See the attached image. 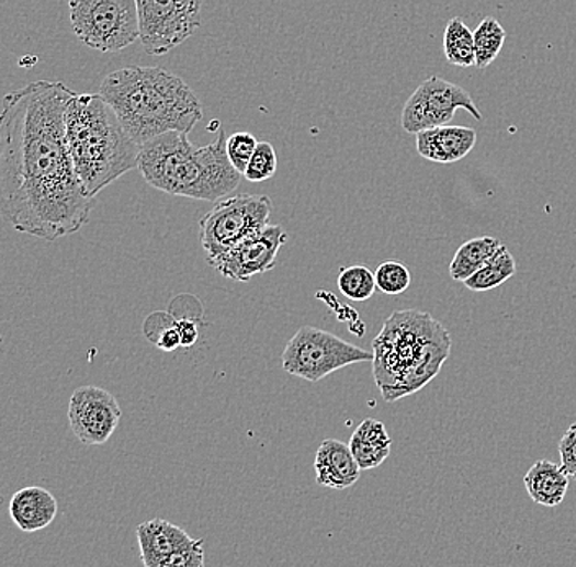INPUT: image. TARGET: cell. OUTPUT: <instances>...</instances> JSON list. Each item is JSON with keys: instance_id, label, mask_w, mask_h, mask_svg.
Instances as JSON below:
<instances>
[{"instance_id": "1", "label": "cell", "mask_w": 576, "mask_h": 567, "mask_svg": "<svg viewBox=\"0 0 576 567\" xmlns=\"http://www.w3.org/2000/svg\"><path fill=\"white\" fill-rule=\"evenodd\" d=\"M66 83L36 81L7 93L0 112V216L15 231L58 241L88 225L95 205L76 173Z\"/></svg>"}, {"instance_id": "2", "label": "cell", "mask_w": 576, "mask_h": 567, "mask_svg": "<svg viewBox=\"0 0 576 567\" xmlns=\"http://www.w3.org/2000/svg\"><path fill=\"white\" fill-rule=\"evenodd\" d=\"M99 93L139 146L168 132L191 133L203 116L184 79L156 66L118 69L103 79Z\"/></svg>"}, {"instance_id": "3", "label": "cell", "mask_w": 576, "mask_h": 567, "mask_svg": "<svg viewBox=\"0 0 576 567\" xmlns=\"http://www.w3.org/2000/svg\"><path fill=\"white\" fill-rule=\"evenodd\" d=\"M189 133L168 132L156 136L139 149L138 169L153 189L169 195L219 202L231 195L242 173L226 155V135L218 129L215 141L195 146Z\"/></svg>"}, {"instance_id": "4", "label": "cell", "mask_w": 576, "mask_h": 567, "mask_svg": "<svg viewBox=\"0 0 576 567\" xmlns=\"http://www.w3.org/2000/svg\"><path fill=\"white\" fill-rule=\"evenodd\" d=\"M448 329L428 313L396 311L374 339V378L386 402L425 388L451 353Z\"/></svg>"}, {"instance_id": "5", "label": "cell", "mask_w": 576, "mask_h": 567, "mask_svg": "<svg viewBox=\"0 0 576 567\" xmlns=\"http://www.w3.org/2000/svg\"><path fill=\"white\" fill-rule=\"evenodd\" d=\"M66 143L89 196L138 169L139 149L100 93H75L65 115Z\"/></svg>"}, {"instance_id": "6", "label": "cell", "mask_w": 576, "mask_h": 567, "mask_svg": "<svg viewBox=\"0 0 576 567\" xmlns=\"http://www.w3.org/2000/svg\"><path fill=\"white\" fill-rule=\"evenodd\" d=\"M372 360L374 353L346 342L328 330L303 326L296 330L282 352V368L289 375L318 383L345 366Z\"/></svg>"}, {"instance_id": "7", "label": "cell", "mask_w": 576, "mask_h": 567, "mask_svg": "<svg viewBox=\"0 0 576 567\" xmlns=\"http://www.w3.org/2000/svg\"><path fill=\"white\" fill-rule=\"evenodd\" d=\"M71 25L82 45L116 53L139 39L136 0H69Z\"/></svg>"}, {"instance_id": "8", "label": "cell", "mask_w": 576, "mask_h": 567, "mask_svg": "<svg viewBox=\"0 0 576 567\" xmlns=\"http://www.w3.org/2000/svg\"><path fill=\"white\" fill-rule=\"evenodd\" d=\"M272 202L266 195H236L216 202L200 219V242L206 259H215L236 243L264 229L271 218Z\"/></svg>"}, {"instance_id": "9", "label": "cell", "mask_w": 576, "mask_h": 567, "mask_svg": "<svg viewBox=\"0 0 576 567\" xmlns=\"http://www.w3.org/2000/svg\"><path fill=\"white\" fill-rule=\"evenodd\" d=\"M203 0H136L139 42L151 56L168 55L202 25Z\"/></svg>"}, {"instance_id": "10", "label": "cell", "mask_w": 576, "mask_h": 567, "mask_svg": "<svg viewBox=\"0 0 576 567\" xmlns=\"http://www.w3.org/2000/svg\"><path fill=\"white\" fill-rule=\"evenodd\" d=\"M459 109L465 110L482 122V112L467 90L432 76L419 83L418 89L405 103L402 113L403 129L411 135H418L425 129L448 125Z\"/></svg>"}, {"instance_id": "11", "label": "cell", "mask_w": 576, "mask_h": 567, "mask_svg": "<svg viewBox=\"0 0 576 567\" xmlns=\"http://www.w3.org/2000/svg\"><path fill=\"white\" fill-rule=\"evenodd\" d=\"M143 565L146 567H202L203 540H193L185 530L168 520L153 519L136 529Z\"/></svg>"}, {"instance_id": "12", "label": "cell", "mask_w": 576, "mask_h": 567, "mask_svg": "<svg viewBox=\"0 0 576 567\" xmlns=\"http://www.w3.org/2000/svg\"><path fill=\"white\" fill-rule=\"evenodd\" d=\"M69 426L79 442L99 446L109 442L122 420V407L115 396L94 385L72 393L68 407Z\"/></svg>"}, {"instance_id": "13", "label": "cell", "mask_w": 576, "mask_h": 567, "mask_svg": "<svg viewBox=\"0 0 576 567\" xmlns=\"http://www.w3.org/2000/svg\"><path fill=\"white\" fill-rule=\"evenodd\" d=\"M289 235L282 226H266L256 235L236 243L222 256L210 259V265L226 279L249 282L252 276L262 275L274 269L279 250L287 242Z\"/></svg>"}, {"instance_id": "14", "label": "cell", "mask_w": 576, "mask_h": 567, "mask_svg": "<svg viewBox=\"0 0 576 567\" xmlns=\"http://www.w3.org/2000/svg\"><path fill=\"white\" fill-rule=\"evenodd\" d=\"M477 132L467 126L441 125L416 135L419 156L438 163H454L471 155Z\"/></svg>"}, {"instance_id": "15", "label": "cell", "mask_w": 576, "mask_h": 567, "mask_svg": "<svg viewBox=\"0 0 576 567\" xmlns=\"http://www.w3.org/2000/svg\"><path fill=\"white\" fill-rule=\"evenodd\" d=\"M315 472L319 486L345 490L359 481L362 469L359 468L348 443L326 439L316 452Z\"/></svg>"}, {"instance_id": "16", "label": "cell", "mask_w": 576, "mask_h": 567, "mask_svg": "<svg viewBox=\"0 0 576 567\" xmlns=\"http://www.w3.org/2000/svg\"><path fill=\"white\" fill-rule=\"evenodd\" d=\"M9 512L16 529L25 533H35L48 529L55 522L58 515V500L43 487H23L10 499Z\"/></svg>"}, {"instance_id": "17", "label": "cell", "mask_w": 576, "mask_h": 567, "mask_svg": "<svg viewBox=\"0 0 576 567\" xmlns=\"http://www.w3.org/2000/svg\"><path fill=\"white\" fill-rule=\"evenodd\" d=\"M524 486L529 497L539 506L557 507L567 496L571 476L562 465L541 460L526 473Z\"/></svg>"}, {"instance_id": "18", "label": "cell", "mask_w": 576, "mask_h": 567, "mask_svg": "<svg viewBox=\"0 0 576 567\" xmlns=\"http://www.w3.org/2000/svg\"><path fill=\"white\" fill-rule=\"evenodd\" d=\"M352 455L362 472L379 468L392 452V439L381 420L365 419L349 442Z\"/></svg>"}, {"instance_id": "19", "label": "cell", "mask_w": 576, "mask_h": 567, "mask_svg": "<svg viewBox=\"0 0 576 567\" xmlns=\"http://www.w3.org/2000/svg\"><path fill=\"white\" fill-rule=\"evenodd\" d=\"M501 246L502 242L492 236H483L462 243L452 259L449 273L455 282L464 283L468 276L474 275L481 267L485 265Z\"/></svg>"}, {"instance_id": "20", "label": "cell", "mask_w": 576, "mask_h": 567, "mask_svg": "<svg viewBox=\"0 0 576 567\" xmlns=\"http://www.w3.org/2000/svg\"><path fill=\"white\" fill-rule=\"evenodd\" d=\"M516 270H518V265H516L515 257L502 243L485 265L465 280L464 285L475 293L489 292V290L498 288L499 285L508 282L511 276L516 275Z\"/></svg>"}, {"instance_id": "21", "label": "cell", "mask_w": 576, "mask_h": 567, "mask_svg": "<svg viewBox=\"0 0 576 567\" xmlns=\"http://www.w3.org/2000/svg\"><path fill=\"white\" fill-rule=\"evenodd\" d=\"M444 55L458 68L475 66L474 32L459 16L451 19L444 32Z\"/></svg>"}, {"instance_id": "22", "label": "cell", "mask_w": 576, "mask_h": 567, "mask_svg": "<svg viewBox=\"0 0 576 567\" xmlns=\"http://www.w3.org/2000/svg\"><path fill=\"white\" fill-rule=\"evenodd\" d=\"M506 32L501 23L493 16H486L475 29V66L486 69L501 53L505 45Z\"/></svg>"}, {"instance_id": "23", "label": "cell", "mask_w": 576, "mask_h": 567, "mask_svg": "<svg viewBox=\"0 0 576 567\" xmlns=\"http://www.w3.org/2000/svg\"><path fill=\"white\" fill-rule=\"evenodd\" d=\"M338 288L351 302H368L375 293V273L365 265L342 267Z\"/></svg>"}, {"instance_id": "24", "label": "cell", "mask_w": 576, "mask_h": 567, "mask_svg": "<svg viewBox=\"0 0 576 567\" xmlns=\"http://www.w3.org/2000/svg\"><path fill=\"white\" fill-rule=\"evenodd\" d=\"M375 285L385 295H402L411 285V272L405 263L386 260L375 270Z\"/></svg>"}, {"instance_id": "25", "label": "cell", "mask_w": 576, "mask_h": 567, "mask_svg": "<svg viewBox=\"0 0 576 567\" xmlns=\"http://www.w3.org/2000/svg\"><path fill=\"white\" fill-rule=\"evenodd\" d=\"M275 172H278V155H275L274 146L271 143H258V148L242 177L249 182H266L272 179Z\"/></svg>"}, {"instance_id": "26", "label": "cell", "mask_w": 576, "mask_h": 567, "mask_svg": "<svg viewBox=\"0 0 576 567\" xmlns=\"http://www.w3.org/2000/svg\"><path fill=\"white\" fill-rule=\"evenodd\" d=\"M258 148V139L251 133L239 132L235 135L226 136V155L239 173H245L246 167L251 161Z\"/></svg>"}, {"instance_id": "27", "label": "cell", "mask_w": 576, "mask_h": 567, "mask_svg": "<svg viewBox=\"0 0 576 567\" xmlns=\"http://www.w3.org/2000/svg\"><path fill=\"white\" fill-rule=\"evenodd\" d=\"M558 453H561L562 468L567 472L571 478L576 479V422L572 423L562 436L561 443H558Z\"/></svg>"}, {"instance_id": "28", "label": "cell", "mask_w": 576, "mask_h": 567, "mask_svg": "<svg viewBox=\"0 0 576 567\" xmlns=\"http://www.w3.org/2000/svg\"><path fill=\"white\" fill-rule=\"evenodd\" d=\"M174 316L169 315L166 311H156L153 315H149L146 318L145 325H143V332H145L146 339L149 342L155 343V340L158 339L159 333L166 329V327L174 325Z\"/></svg>"}, {"instance_id": "29", "label": "cell", "mask_w": 576, "mask_h": 567, "mask_svg": "<svg viewBox=\"0 0 576 567\" xmlns=\"http://www.w3.org/2000/svg\"><path fill=\"white\" fill-rule=\"evenodd\" d=\"M176 322H178V319H176ZM171 325L166 327L165 330H162L161 333H159L158 339L155 340V343L153 345L158 347L159 350H162V352H174V350H178L181 345V336H179L178 326Z\"/></svg>"}, {"instance_id": "30", "label": "cell", "mask_w": 576, "mask_h": 567, "mask_svg": "<svg viewBox=\"0 0 576 567\" xmlns=\"http://www.w3.org/2000/svg\"><path fill=\"white\" fill-rule=\"evenodd\" d=\"M176 326H178L179 336H181V345L184 347V349H191V347L195 345L200 336L196 322L191 318H182L178 319Z\"/></svg>"}]
</instances>
